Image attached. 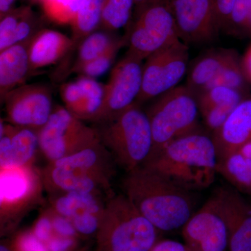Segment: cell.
Here are the masks:
<instances>
[{
	"instance_id": "cell-1",
	"label": "cell",
	"mask_w": 251,
	"mask_h": 251,
	"mask_svg": "<svg viewBox=\"0 0 251 251\" xmlns=\"http://www.w3.org/2000/svg\"><path fill=\"white\" fill-rule=\"evenodd\" d=\"M122 186L125 196L156 229L180 228L193 215V200L190 191L145 167L128 172Z\"/></svg>"
},
{
	"instance_id": "cell-2",
	"label": "cell",
	"mask_w": 251,
	"mask_h": 251,
	"mask_svg": "<svg viewBox=\"0 0 251 251\" xmlns=\"http://www.w3.org/2000/svg\"><path fill=\"white\" fill-rule=\"evenodd\" d=\"M217 163L212 137L200 129L171 142L142 166L191 191L211 186Z\"/></svg>"
},
{
	"instance_id": "cell-3",
	"label": "cell",
	"mask_w": 251,
	"mask_h": 251,
	"mask_svg": "<svg viewBox=\"0 0 251 251\" xmlns=\"http://www.w3.org/2000/svg\"><path fill=\"white\" fill-rule=\"evenodd\" d=\"M115 161L100 140L75 153L49 162L41 171L44 188L52 195L102 191L111 194Z\"/></svg>"
},
{
	"instance_id": "cell-4",
	"label": "cell",
	"mask_w": 251,
	"mask_h": 251,
	"mask_svg": "<svg viewBox=\"0 0 251 251\" xmlns=\"http://www.w3.org/2000/svg\"><path fill=\"white\" fill-rule=\"evenodd\" d=\"M133 103L112 120L99 124V139L116 164L128 173L141 166L152 148V132L146 112Z\"/></svg>"
},
{
	"instance_id": "cell-5",
	"label": "cell",
	"mask_w": 251,
	"mask_h": 251,
	"mask_svg": "<svg viewBox=\"0 0 251 251\" xmlns=\"http://www.w3.org/2000/svg\"><path fill=\"white\" fill-rule=\"evenodd\" d=\"M156 227L125 195L105 203L98 232L99 251H149L156 240Z\"/></svg>"
},
{
	"instance_id": "cell-6",
	"label": "cell",
	"mask_w": 251,
	"mask_h": 251,
	"mask_svg": "<svg viewBox=\"0 0 251 251\" xmlns=\"http://www.w3.org/2000/svg\"><path fill=\"white\" fill-rule=\"evenodd\" d=\"M156 99L145 111L153 141L151 152L145 161L171 142L201 129L197 96L186 86H177Z\"/></svg>"
},
{
	"instance_id": "cell-7",
	"label": "cell",
	"mask_w": 251,
	"mask_h": 251,
	"mask_svg": "<svg viewBox=\"0 0 251 251\" xmlns=\"http://www.w3.org/2000/svg\"><path fill=\"white\" fill-rule=\"evenodd\" d=\"M123 36L128 52L145 60L163 48L181 40L168 0L135 6Z\"/></svg>"
},
{
	"instance_id": "cell-8",
	"label": "cell",
	"mask_w": 251,
	"mask_h": 251,
	"mask_svg": "<svg viewBox=\"0 0 251 251\" xmlns=\"http://www.w3.org/2000/svg\"><path fill=\"white\" fill-rule=\"evenodd\" d=\"M44 187L41 172L34 165L0 167L1 231H9L14 227L41 201Z\"/></svg>"
},
{
	"instance_id": "cell-9",
	"label": "cell",
	"mask_w": 251,
	"mask_h": 251,
	"mask_svg": "<svg viewBox=\"0 0 251 251\" xmlns=\"http://www.w3.org/2000/svg\"><path fill=\"white\" fill-rule=\"evenodd\" d=\"M37 133L39 150L49 162L78 152L100 140L96 128L61 105L54 107L49 121Z\"/></svg>"
},
{
	"instance_id": "cell-10",
	"label": "cell",
	"mask_w": 251,
	"mask_h": 251,
	"mask_svg": "<svg viewBox=\"0 0 251 251\" xmlns=\"http://www.w3.org/2000/svg\"><path fill=\"white\" fill-rule=\"evenodd\" d=\"M188 58L187 44L178 40L145 59L141 92L137 103L142 105L177 87L187 73Z\"/></svg>"
},
{
	"instance_id": "cell-11",
	"label": "cell",
	"mask_w": 251,
	"mask_h": 251,
	"mask_svg": "<svg viewBox=\"0 0 251 251\" xmlns=\"http://www.w3.org/2000/svg\"><path fill=\"white\" fill-rule=\"evenodd\" d=\"M143 60L127 51L112 68L97 124L112 120L136 102L143 84Z\"/></svg>"
},
{
	"instance_id": "cell-12",
	"label": "cell",
	"mask_w": 251,
	"mask_h": 251,
	"mask_svg": "<svg viewBox=\"0 0 251 251\" xmlns=\"http://www.w3.org/2000/svg\"><path fill=\"white\" fill-rule=\"evenodd\" d=\"M2 102L8 123L37 132L49 121L54 108L52 90L41 84L20 86L10 92Z\"/></svg>"
},
{
	"instance_id": "cell-13",
	"label": "cell",
	"mask_w": 251,
	"mask_h": 251,
	"mask_svg": "<svg viewBox=\"0 0 251 251\" xmlns=\"http://www.w3.org/2000/svg\"><path fill=\"white\" fill-rule=\"evenodd\" d=\"M186 239L200 251H225L229 232L223 209L221 189L216 191L184 226Z\"/></svg>"
},
{
	"instance_id": "cell-14",
	"label": "cell",
	"mask_w": 251,
	"mask_h": 251,
	"mask_svg": "<svg viewBox=\"0 0 251 251\" xmlns=\"http://www.w3.org/2000/svg\"><path fill=\"white\" fill-rule=\"evenodd\" d=\"M179 39L186 44L215 39L220 30L212 0H168Z\"/></svg>"
},
{
	"instance_id": "cell-15",
	"label": "cell",
	"mask_w": 251,
	"mask_h": 251,
	"mask_svg": "<svg viewBox=\"0 0 251 251\" xmlns=\"http://www.w3.org/2000/svg\"><path fill=\"white\" fill-rule=\"evenodd\" d=\"M218 163L239 152L251 142V98L243 100L221 128L211 135Z\"/></svg>"
},
{
	"instance_id": "cell-16",
	"label": "cell",
	"mask_w": 251,
	"mask_h": 251,
	"mask_svg": "<svg viewBox=\"0 0 251 251\" xmlns=\"http://www.w3.org/2000/svg\"><path fill=\"white\" fill-rule=\"evenodd\" d=\"M0 167L34 164L39 148L36 130L4 123L0 125Z\"/></svg>"
},
{
	"instance_id": "cell-17",
	"label": "cell",
	"mask_w": 251,
	"mask_h": 251,
	"mask_svg": "<svg viewBox=\"0 0 251 251\" xmlns=\"http://www.w3.org/2000/svg\"><path fill=\"white\" fill-rule=\"evenodd\" d=\"M230 251H251V209L236 191L221 188Z\"/></svg>"
},
{
	"instance_id": "cell-18",
	"label": "cell",
	"mask_w": 251,
	"mask_h": 251,
	"mask_svg": "<svg viewBox=\"0 0 251 251\" xmlns=\"http://www.w3.org/2000/svg\"><path fill=\"white\" fill-rule=\"evenodd\" d=\"M75 47L72 38L60 31L41 29L29 42L31 72L57 64Z\"/></svg>"
},
{
	"instance_id": "cell-19",
	"label": "cell",
	"mask_w": 251,
	"mask_h": 251,
	"mask_svg": "<svg viewBox=\"0 0 251 251\" xmlns=\"http://www.w3.org/2000/svg\"><path fill=\"white\" fill-rule=\"evenodd\" d=\"M29 41L15 44L0 52L1 102L10 92L24 85L31 72L28 50Z\"/></svg>"
},
{
	"instance_id": "cell-20",
	"label": "cell",
	"mask_w": 251,
	"mask_h": 251,
	"mask_svg": "<svg viewBox=\"0 0 251 251\" xmlns=\"http://www.w3.org/2000/svg\"><path fill=\"white\" fill-rule=\"evenodd\" d=\"M234 52L232 49H213L198 57L188 71L185 86L198 97L208 88Z\"/></svg>"
},
{
	"instance_id": "cell-21",
	"label": "cell",
	"mask_w": 251,
	"mask_h": 251,
	"mask_svg": "<svg viewBox=\"0 0 251 251\" xmlns=\"http://www.w3.org/2000/svg\"><path fill=\"white\" fill-rule=\"evenodd\" d=\"M104 3L105 0H81L76 12L71 21L72 38L76 47L86 36L100 27Z\"/></svg>"
},
{
	"instance_id": "cell-22",
	"label": "cell",
	"mask_w": 251,
	"mask_h": 251,
	"mask_svg": "<svg viewBox=\"0 0 251 251\" xmlns=\"http://www.w3.org/2000/svg\"><path fill=\"white\" fill-rule=\"evenodd\" d=\"M120 38L113 35L111 31L105 29L91 33L77 46L76 60L69 73L76 74L82 66L107 52Z\"/></svg>"
},
{
	"instance_id": "cell-23",
	"label": "cell",
	"mask_w": 251,
	"mask_h": 251,
	"mask_svg": "<svg viewBox=\"0 0 251 251\" xmlns=\"http://www.w3.org/2000/svg\"><path fill=\"white\" fill-rule=\"evenodd\" d=\"M217 173L243 192L251 193V159L237 152L217 163Z\"/></svg>"
},
{
	"instance_id": "cell-24",
	"label": "cell",
	"mask_w": 251,
	"mask_h": 251,
	"mask_svg": "<svg viewBox=\"0 0 251 251\" xmlns=\"http://www.w3.org/2000/svg\"><path fill=\"white\" fill-rule=\"evenodd\" d=\"M197 98L201 114L211 108L226 109L232 112L239 103L248 99L241 92L222 86L206 90Z\"/></svg>"
},
{
	"instance_id": "cell-25",
	"label": "cell",
	"mask_w": 251,
	"mask_h": 251,
	"mask_svg": "<svg viewBox=\"0 0 251 251\" xmlns=\"http://www.w3.org/2000/svg\"><path fill=\"white\" fill-rule=\"evenodd\" d=\"M135 7L134 0H105L100 27L111 32L126 27Z\"/></svg>"
},
{
	"instance_id": "cell-26",
	"label": "cell",
	"mask_w": 251,
	"mask_h": 251,
	"mask_svg": "<svg viewBox=\"0 0 251 251\" xmlns=\"http://www.w3.org/2000/svg\"><path fill=\"white\" fill-rule=\"evenodd\" d=\"M247 81L248 80L243 69L242 60L237 52L234 51L228 62L226 63L206 90L222 86L237 90L247 97L249 88Z\"/></svg>"
},
{
	"instance_id": "cell-27",
	"label": "cell",
	"mask_w": 251,
	"mask_h": 251,
	"mask_svg": "<svg viewBox=\"0 0 251 251\" xmlns=\"http://www.w3.org/2000/svg\"><path fill=\"white\" fill-rule=\"evenodd\" d=\"M76 81L85 94L83 120L94 122L103 106L105 85L100 83L96 79L84 75H80Z\"/></svg>"
},
{
	"instance_id": "cell-28",
	"label": "cell",
	"mask_w": 251,
	"mask_h": 251,
	"mask_svg": "<svg viewBox=\"0 0 251 251\" xmlns=\"http://www.w3.org/2000/svg\"><path fill=\"white\" fill-rule=\"evenodd\" d=\"M234 36L251 34V0H236L224 30Z\"/></svg>"
},
{
	"instance_id": "cell-29",
	"label": "cell",
	"mask_w": 251,
	"mask_h": 251,
	"mask_svg": "<svg viewBox=\"0 0 251 251\" xmlns=\"http://www.w3.org/2000/svg\"><path fill=\"white\" fill-rule=\"evenodd\" d=\"M124 46H126V42L123 36H121L107 52L82 66L76 74L94 79L102 76L112 67L119 51Z\"/></svg>"
},
{
	"instance_id": "cell-30",
	"label": "cell",
	"mask_w": 251,
	"mask_h": 251,
	"mask_svg": "<svg viewBox=\"0 0 251 251\" xmlns=\"http://www.w3.org/2000/svg\"><path fill=\"white\" fill-rule=\"evenodd\" d=\"M59 93L65 105L64 107L74 116L83 121L85 95L77 81L63 84L59 88Z\"/></svg>"
},
{
	"instance_id": "cell-31",
	"label": "cell",
	"mask_w": 251,
	"mask_h": 251,
	"mask_svg": "<svg viewBox=\"0 0 251 251\" xmlns=\"http://www.w3.org/2000/svg\"><path fill=\"white\" fill-rule=\"evenodd\" d=\"M28 6L16 8L9 14L0 18V52L11 46L18 23L27 11Z\"/></svg>"
},
{
	"instance_id": "cell-32",
	"label": "cell",
	"mask_w": 251,
	"mask_h": 251,
	"mask_svg": "<svg viewBox=\"0 0 251 251\" xmlns=\"http://www.w3.org/2000/svg\"><path fill=\"white\" fill-rule=\"evenodd\" d=\"M31 231L38 239L44 244H46L52 238L54 232L52 213L50 208L47 210L43 211L42 214L36 220Z\"/></svg>"
},
{
	"instance_id": "cell-33",
	"label": "cell",
	"mask_w": 251,
	"mask_h": 251,
	"mask_svg": "<svg viewBox=\"0 0 251 251\" xmlns=\"http://www.w3.org/2000/svg\"><path fill=\"white\" fill-rule=\"evenodd\" d=\"M12 249L16 251H50L46 244L38 239L31 230L18 234Z\"/></svg>"
},
{
	"instance_id": "cell-34",
	"label": "cell",
	"mask_w": 251,
	"mask_h": 251,
	"mask_svg": "<svg viewBox=\"0 0 251 251\" xmlns=\"http://www.w3.org/2000/svg\"><path fill=\"white\" fill-rule=\"evenodd\" d=\"M236 0H212L216 22L220 31L224 30Z\"/></svg>"
},
{
	"instance_id": "cell-35",
	"label": "cell",
	"mask_w": 251,
	"mask_h": 251,
	"mask_svg": "<svg viewBox=\"0 0 251 251\" xmlns=\"http://www.w3.org/2000/svg\"><path fill=\"white\" fill-rule=\"evenodd\" d=\"M50 210L52 213V221L54 234L63 236V237L75 238L78 237L79 234L75 230V227L70 220L64 216L56 214L51 209Z\"/></svg>"
},
{
	"instance_id": "cell-36",
	"label": "cell",
	"mask_w": 251,
	"mask_h": 251,
	"mask_svg": "<svg viewBox=\"0 0 251 251\" xmlns=\"http://www.w3.org/2000/svg\"><path fill=\"white\" fill-rule=\"evenodd\" d=\"M46 245L50 251H73L76 247L77 238L54 234Z\"/></svg>"
},
{
	"instance_id": "cell-37",
	"label": "cell",
	"mask_w": 251,
	"mask_h": 251,
	"mask_svg": "<svg viewBox=\"0 0 251 251\" xmlns=\"http://www.w3.org/2000/svg\"><path fill=\"white\" fill-rule=\"evenodd\" d=\"M151 251H186L182 244L174 241H165L151 249Z\"/></svg>"
},
{
	"instance_id": "cell-38",
	"label": "cell",
	"mask_w": 251,
	"mask_h": 251,
	"mask_svg": "<svg viewBox=\"0 0 251 251\" xmlns=\"http://www.w3.org/2000/svg\"><path fill=\"white\" fill-rule=\"evenodd\" d=\"M243 69L248 81L251 83V45L242 60Z\"/></svg>"
},
{
	"instance_id": "cell-39",
	"label": "cell",
	"mask_w": 251,
	"mask_h": 251,
	"mask_svg": "<svg viewBox=\"0 0 251 251\" xmlns=\"http://www.w3.org/2000/svg\"><path fill=\"white\" fill-rule=\"evenodd\" d=\"M16 0H0V18L4 17L16 9Z\"/></svg>"
},
{
	"instance_id": "cell-40",
	"label": "cell",
	"mask_w": 251,
	"mask_h": 251,
	"mask_svg": "<svg viewBox=\"0 0 251 251\" xmlns=\"http://www.w3.org/2000/svg\"><path fill=\"white\" fill-rule=\"evenodd\" d=\"M0 251H14L12 248H10L6 247L4 244H1V247H0Z\"/></svg>"
},
{
	"instance_id": "cell-41",
	"label": "cell",
	"mask_w": 251,
	"mask_h": 251,
	"mask_svg": "<svg viewBox=\"0 0 251 251\" xmlns=\"http://www.w3.org/2000/svg\"><path fill=\"white\" fill-rule=\"evenodd\" d=\"M135 6L138 5L143 4L144 3L148 2V1H151V0H134Z\"/></svg>"
},
{
	"instance_id": "cell-42",
	"label": "cell",
	"mask_w": 251,
	"mask_h": 251,
	"mask_svg": "<svg viewBox=\"0 0 251 251\" xmlns=\"http://www.w3.org/2000/svg\"><path fill=\"white\" fill-rule=\"evenodd\" d=\"M78 251H89L87 250V248H85V249H81V250Z\"/></svg>"
},
{
	"instance_id": "cell-43",
	"label": "cell",
	"mask_w": 251,
	"mask_h": 251,
	"mask_svg": "<svg viewBox=\"0 0 251 251\" xmlns=\"http://www.w3.org/2000/svg\"></svg>"
},
{
	"instance_id": "cell-44",
	"label": "cell",
	"mask_w": 251,
	"mask_h": 251,
	"mask_svg": "<svg viewBox=\"0 0 251 251\" xmlns=\"http://www.w3.org/2000/svg\"></svg>"
}]
</instances>
